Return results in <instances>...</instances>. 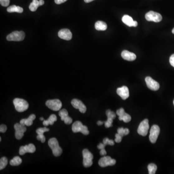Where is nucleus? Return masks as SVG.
Masks as SVG:
<instances>
[{
	"mask_svg": "<svg viewBox=\"0 0 174 174\" xmlns=\"http://www.w3.org/2000/svg\"><path fill=\"white\" fill-rule=\"evenodd\" d=\"M48 146L52 151L53 154L56 157L60 156L62 152V149L59 146V144L56 138H52L48 141Z\"/></svg>",
	"mask_w": 174,
	"mask_h": 174,
	"instance_id": "f257e3e1",
	"label": "nucleus"
},
{
	"mask_svg": "<svg viewBox=\"0 0 174 174\" xmlns=\"http://www.w3.org/2000/svg\"><path fill=\"white\" fill-rule=\"evenodd\" d=\"M13 104L17 112H24L27 110L29 108V104L27 101L21 98H15L13 100Z\"/></svg>",
	"mask_w": 174,
	"mask_h": 174,
	"instance_id": "f03ea898",
	"label": "nucleus"
},
{
	"mask_svg": "<svg viewBox=\"0 0 174 174\" xmlns=\"http://www.w3.org/2000/svg\"><path fill=\"white\" fill-rule=\"evenodd\" d=\"M72 131L75 133L80 132L84 135H88L89 134L88 127L86 126L83 125L81 122L76 121L72 125Z\"/></svg>",
	"mask_w": 174,
	"mask_h": 174,
	"instance_id": "7ed1b4c3",
	"label": "nucleus"
},
{
	"mask_svg": "<svg viewBox=\"0 0 174 174\" xmlns=\"http://www.w3.org/2000/svg\"><path fill=\"white\" fill-rule=\"evenodd\" d=\"M83 155V166L85 167H91L93 164V160L94 156L93 154L89 152L88 149H84L82 151Z\"/></svg>",
	"mask_w": 174,
	"mask_h": 174,
	"instance_id": "20e7f679",
	"label": "nucleus"
},
{
	"mask_svg": "<svg viewBox=\"0 0 174 174\" xmlns=\"http://www.w3.org/2000/svg\"><path fill=\"white\" fill-rule=\"evenodd\" d=\"M25 33L22 31H15L7 36L8 41H22L25 38Z\"/></svg>",
	"mask_w": 174,
	"mask_h": 174,
	"instance_id": "39448f33",
	"label": "nucleus"
},
{
	"mask_svg": "<svg viewBox=\"0 0 174 174\" xmlns=\"http://www.w3.org/2000/svg\"><path fill=\"white\" fill-rule=\"evenodd\" d=\"M46 105L47 108L53 111H59L62 107L61 101L59 99L48 100L46 103Z\"/></svg>",
	"mask_w": 174,
	"mask_h": 174,
	"instance_id": "423d86ee",
	"label": "nucleus"
},
{
	"mask_svg": "<svg viewBox=\"0 0 174 174\" xmlns=\"http://www.w3.org/2000/svg\"><path fill=\"white\" fill-rule=\"evenodd\" d=\"M145 18L148 22H159L162 20V16L160 14L152 11L147 12L145 15Z\"/></svg>",
	"mask_w": 174,
	"mask_h": 174,
	"instance_id": "0eeeda50",
	"label": "nucleus"
},
{
	"mask_svg": "<svg viewBox=\"0 0 174 174\" xmlns=\"http://www.w3.org/2000/svg\"><path fill=\"white\" fill-rule=\"evenodd\" d=\"M148 122V119H145L140 123L138 129V133L139 134L143 137L147 135L149 128Z\"/></svg>",
	"mask_w": 174,
	"mask_h": 174,
	"instance_id": "6e6552de",
	"label": "nucleus"
},
{
	"mask_svg": "<svg viewBox=\"0 0 174 174\" xmlns=\"http://www.w3.org/2000/svg\"><path fill=\"white\" fill-rule=\"evenodd\" d=\"M160 132V129L158 125H154L152 126L149 136V140L151 143L154 144L156 142Z\"/></svg>",
	"mask_w": 174,
	"mask_h": 174,
	"instance_id": "1a4fd4ad",
	"label": "nucleus"
},
{
	"mask_svg": "<svg viewBox=\"0 0 174 174\" xmlns=\"http://www.w3.org/2000/svg\"><path fill=\"white\" fill-rule=\"evenodd\" d=\"M116 163V161L115 159H112L110 156H104L100 159L99 161V166L102 167H108V166H113Z\"/></svg>",
	"mask_w": 174,
	"mask_h": 174,
	"instance_id": "9d476101",
	"label": "nucleus"
},
{
	"mask_svg": "<svg viewBox=\"0 0 174 174\" xmlns=\"http://www.w3.org/2000/svg\"><path fill=\"white\" fill-rule=\"evenodd\" d=\"M15 130V137L18 140L21 139L24 136V133L26 131V128L25 126L21 123H16L14 125Z\"/></svg>",
	"mask_w": 174,
	"mask_h": 174,
	"instance_id": "9b49d317",
	"label": "nucleus"
},
{
	"mask_svg": "<svg viewBox=\"0 0 174 174\" xmlns=\"http://www.w3.org/2000/svg\"><path fill=\"white\" fill-rule=\"evenodd\" d=\"M145 81L146 83L148 88L154 91L158 90L160 88V85L158 82L154 80L150 76H147L145 79Z\"/></svg>",
	"mask_w": 174,
	"mask_h": 174,
	"instance_id": "f8f14e48",
	"label": "nucleus"
},
{
	"mask_svg": "<svg viewBox=\"0 0 174 174\" xmlns=\"http://www.w3.org/2000/svg\"><path fill=\"white\" fill-rule=\"evenodd\" d=\"M116 114L118 116L119 120H123L124 123H127L131 120V117L129 114L125 112L124 109L123 108H120L118 110Z\"/></svg>",
	"mask_w": 174,
	"mask_h": 174,
	"instance_id": "ddd939ff",
	"label": "nucleus"
},
{
	"mask_svg": "<svg viewBox=\"0 0 174 174\" xmlns=\"http://www.w3.org/2000/svg\"><path fill=\"white\" fill-rule=\"evenodd\" d=\"M71 104L74 108L79 109L81 113H85L87 110L86 106L80 100L76 99H73L71 101Z\"/></svg>",
	"mask_w": 174,
	"mask_h": 174,
	"instance_id": "4468645a",
	"label": "nucleus"
},
{
	"mask_svg": "<svg viewBox=\"0 0 174 174\" xmlns=\"http://www.w3.org/2000/svg\"><path fill=\"white\" fill-rule=\"evenodd\" d=\"M36 151V147L33 144H30L22 146L19 148V153L21 155L25 154L26 153H34Z\"/></svg>",
	"mask_w": 174,
	"mask_h": 174,
	"instance_id": "2eb2a0df",
	"label": "nucleus"
},
{
	"mask_svg": "<svg viewBox=\"0 0 174 174\" xmlns=\"http://www.w3.org/2000/svg\"><path fill=\"white\" fill-rule=\"evenodd\" d=\"M59 115L61 118V120L64 121L66 124H70L73 122V119L68 116V113L65 109H63L60 111Z\"/></svg>",
	"mask_w": 174,
	"mask_h": 174,
	"instance_id": "dca6fc26",
	"label": "nucleus"
},
{
	"mask_svg": "<svg viewBox=\"0 0 174 174\" xmlns=\"http://www.w3.org/2000/svg\"><path fill=\"white\" fill-rule=\"evenodd\" d=\"M58 36L60 38L65 40H70L72 38V33L69 29H61L58 32Z\"/></svg>",
	"mask_w": 174,
	"mask_h": 174,
	"instance_id": "f3484780",
	"label": "nucleus"
},
{
	"mask_svg": "<svg viewBox=\"0 0 174 174\" xmlns=\"http://www.w3.org/2000/svg\"><path fill=\"white\" fill-rule=\"evenodd\" d=\"M117 93L123 100H126L129 97V89L126 86H124L118 88Z\"/></svg>",
	"mask_w": 174,
	"mask_h": 174,
	"instance_id": "a211bd4d",
	"label": "nucleus"
},
{
	"mask_svg": "<svg viewBox=\"0 0 174 174\" xmlns=\"http://www.w3.org/2000/svg\"><path fill=\"white\" fill-rule=\"evenodd\" d=\"M123 22L129 27H136L138 26V22L134 21L131 17L125 15L122 18Z\"/></svg>",
	"mask_w": 174,
	"mask_h": 174,
	"instance_id": "6ab92c4d",
	"label": "nucleus"
},
{
	"mask_svg": "<svg viewBox=\"0 0 174 174\" xmlns=\"http://www.w3.org/2000/svg\"><path fill=\"white\" fill-rule=\"evenodd\" d=\"M122 58L125 60L128 61H133L137 58V56L133 53L131 52L127 51H123L122 52Z\"/></svg>",
	"mask_w": 174,
	"mask_h": 174,
	"instance_id": "aec40b11",
	"label": "nucleus"
},
{
	"mask_svg": "<svg viewBox=\"0 0 174 174\" xmlns=\"http://www.w3.org/2000/svg\"><path fill=\"white\" fill-rule=\"evenodd\" d=\"M95 28L98 31H105L108 28L106 23L102 21H98L95 24Z\"/></svg>",
	"mask_w": 174,
	"mask_h": 174,
	"instance_id": "412c9836",
	"label": "nucleus"
},
{
	"mask_svg": "<svg viewBox=\"0 0 174 174\" xmlns=\"http://www.w3.org/2000/svg\"><path fill=\"white\" fill-rule=\"evenodd\" d=\"M57 116L56 115H54V114H52L50 116V117L47 120H44L43 122V125L45 126H47L48 125H52L54 124V122L57 121Z\"/></svg>",
	"mask_w": 174,
	"mask_h": 174,
	"instance_id": "4be33fe9",
	"label": "nucleus"
},
{
	"mask_svg": "<svg viewBox=\"0 0 174 174\" xmlns=\"http://www.w3.org/2000/svg\"><path fill=\"white\" fill-rule=\"evenodd\" d=\"M7 11L9 13H13V12H17V13H22L23 11V9L21 7L16 6L15 5L10 6L7 9Z\"/></svg>",
	"mask_w": 174,
	"mask_h": 174,
	"instance_id": "5701e85b",
	"label": "nucleus"
},
{
	"mask_svg": "<svg viewBox=\"0 0 174 174\" xmlns=\"http://www.w3.org/2000/svg\"><path fill=\"white\" fill-rule=\"evenodd\" d=\"M40 6V2L39 1L33 0L32 2L30 3V5L29 6V9L32 12H35L37 9L38 7Z\"/></svg>",
	"mask_w": 174,
	"mask_h": 174,
	"instance_id": "b1692460",
	"label": "nucleus"
},
{
	"mask_svg": "<svg viewBox=\"0 0 174 174\" xmlns=\"http://www.w3.org/2000/svg\"><path fill=\"white\" fill-rule=\"evenodd\" d=\"M22 159L18 156H16L10 161V164L12 166H19L22 163Z\"/></svg>",
	"mask_w": 174,
	"mask_h": 174,
	"instance_id": "393cba45",
	"label": "nucleus"
},
{
	"mask_svg": "<svg viewBox=\"0 0 174 174\" xmlns=\"http://www.w3.org/2000/svg\"><path fill=\"white\" fill-rule=\"evenodd\" d=\"M36 118V116L35 114H31L29 116V118L27 119H25V125L27 126H30L33 123V120H35Z\"/></svg>",
	"mask_w": 174,
	"mask_h": 174,
	"instance_id": "a878e982",
	"label": "nucleus"
},
{
	"mask_svg": "<svg viewBox=\"0 0 174 174\" xmlns=\"http://www.w3.org/2000/svg\"><path fill=\"white\" fill-rule=\"evenodd\" d=\"M147 169L149 174H155L157 170V167L156 164H155L154 163H150L148 164Z\"/></svg>",
	"mask_w": 174,
	"mask_h": 174,
	"instance_id": "bb28decb",
	"label": "nucleus"
},
{
	"mask_svg": "<svg viewBox=\"0 0 174 174\" xmlns=\"http://www.w3.org/2000/svg\"><path fill=\"white\" fill-rule=\"evenodd\" d=\"M118 133L120 134L122 137H123L124 135H128L129 133V129L128 128H119L118 129Z\"/></svg>",
	"mask_w": 174,
	"mask_h": 174,
	"instance_id": "cd10ccee",
	"label": "nucleus"
},
{
	"mask_svg": "<svg viewBox=\"0 0 174 174\" xmlns=\"http://www.w3.org/2000/svg\"><path fill=\"white\" fill-rule=\"evenodd\" d=\"M8 163V160L6 157H3L1 158L0 160V170L3 169L7 167Z\"/></svg>",
	"mask_w": 174,
	"mask_h": 174,
	"instance_id": "c85d7f7f",
	"label": "nucleus"
},
{
	"mask_svg": "<svg viewBox=\"0 0 174 174\" xmlns=\"http://www.w3.org/2000/svg\"><path fill=\"white\" fill-rule=\"evenodd\" d=\"M106 115L108 118H112L114 119L116 117V115L114 112L111 111L110 110H108L106 111Z\"/></svg>",
	"mask_w": 174,
	"mask_h": 174,
	"instance_id": "c756f323",
	"label": "nucleus"
},
{
	"mask_svg": "<svg viewBox=\"0 0 174 174\" xmlns=\"http://www.w3.org/2000/svg\"><path fill=\"white\" fill-rule=\"evenodd\" d=\"M49 131H50V129L46 128V127H44V128H38V129H37L36 132L37 133V134H44L45 132H48Z\"/></svg>",
	"mask_w": 174,
	"mask_h": 174,
	"instance_id": "7c9ffc66",
	"label": "nucleus"
},
{
	"mask_svg": "<svg viewBox=\"0 0 174 174\" xmlns=\"http://www.w3.org/2000/svg\"><path fill=\"white\" fill-rule=\"evenodd\" d=\"M113 119L112 118H108V119L106 121L104 122V125L106 128H110V127H112V123H113Z\"/></svg>",
	"mask_w": 174,
	"mask_h": 174,
	"instance_id": "2f4dec72",
	"label": "nucleus"
},
{
	"mask_svg": "<svg viewBox=\"0 0 174 174\" xmlns=\"http://www.w3.org/2000/svg\"><path fill=\"white\" fill-rule=\"evenodd\" d=\"M103 144H104L105 146L107 145L113 146L114 145V141L113 140L109 139L108 138H104L103 140Z\"/></svg>",
	"mask_w": 174,
	"mask_h": 174,
	"instance_id": "473e14b6",
	"label": "nucleus"
},
{
	"mask_svg": "<svg viewBox=\"0 0 174 174\" xmlns=\"http://www.w3.org/2000/svg\"><path fill=\"white\" fill-rule=\"evenodd\" d=\"M37 139L39 141H41L42 143H44L46 141V138L44 134H38L37 136Z\"/></svg>",
	"mask_w": 174,
	"mask_h": 174,
	"instance_id": "72a5a7b5",
	"label": "nucleus"
},
{
	"mask_svg": "<svg viewBox=\"0 0 174 174\" xmlns=\"http://www.w3.org/2000/svg\"><path fill=\"white\" fill-rule=\"evenodd\" d=\"M0 3L2 7H8L9 5L10 0H0Z\"/></svg>",
	"mask_w": 174,
	"mask_h": 174,
	"instance_id": "f704fd0d",
	"label": "nucleus"
},
{
	"mask_svg": "<svg viewBox=\"0 0 174 174\" xmlns=\"http://www.w3.org/2000/svg\"><path fill=\"white\" fill-rule=\"evenodd\" d=\"M115 137H116V138H115V141L116 143H120L122 141L123 137L120 134H118V133H117L115 135Z\"/></svg>",
	"mask_w": 174,
	"mask_h": 174,
	"instance_id": "c9c22d12",
	"label": "nucleus"
},
{
	"mask_svg": "<svg viewBox=\"0 0 174 174\" xmlns=\"http://www.w3.org/2000/svg\"><path fill=\"white\" fill-rule=\"evenodd\" d=\"M7 130V126L4 124L1 125L0 126V132L2 133L6 132Z\"/></svg>",
	"mask_w": 174,
	"mask_h": 174,
	"instance_id": "e433bc0d",
	"label": "nucleus"
},
{
	"mask_svg": "<svg viewBox=\"0 0 174 174\" xmlns=\"http://www.w3.org/2000/svg\"><path fill=\"white\" fill-rule=\"evenodd\" d=\"M169 62H170V65L174 67V54H172L170 56V59H169Z\"/></svg>",
	"mask_w": 174,
	"mask_h": 174,
	"instance_id": "4c0bfd02",
	"label": "nucleus"
},
{
	"mask_svg": "<svg viewBox=\"0 0 174 174\" xmlns=\"http://www.w3.org/2000/svg\"><path fill=\"white\" fill-rule=\"evenodd\" d=\"M105 146H105L104 144L103 143H100V144H99V145H98L97 147H98V149L101 150V149H104V147H105Z\"/></svg>",
	"mask_w": 174,
	"mask_h": 174,
	"instance_id": "58836bf2",
	"label": "nucleus"
},
{
	"mask_svg": "<svg viewBox=\"0 0 174 174\" xmlns=\"http://www.w3.org/2000/svg\"><path fill=\"white\" fill-rule=\"evenodd\" d=\"M67 0H55V2L57 4H60L65 2Z\"/></svg>",
	"mask_w": 174,
	"mask_h": 174,
	"instance_id": "ea45409f",
	"label": "nucleus"
},
{
	"mask_svg": "<svg viewBox=\"0 0 174 174\" xmlns=\"http://www.w3.org/2000/svg\"><path fill=\"white\" fill-rule=\"evenodd\" d=\"M100 154L102 156L105 155L106 154V152L105 149L104 148V149H101V151H100Z\"/></svg>",
	"mask_w": 174,
	"mask_h": 174,
	"instance_id": "a19ab883",
	"label": "nucleus"
},
{
	"mask_svg": "<svg viewBox=\"0 0 174 174\" xmlns=\"http://www.w3.org/2000/svg\"><path fill=\"white\" fill-rule=\"evenodd\" d=\"M39 1L40 2V6H43V4H44L45 2L44 1V0H39Z\"/></svg>",
	"mask_w": 174,
	"mask_h": 174,
	"instance_id": "79ce46f5",
	"label": "nucleus"
},
{
	"mask_svg": "<svg viewBox=\"0 0 174 174\" xmlns=\"http://www.w3.org/2000/svg\"><path fill=\"white\" fill-rule=\"evenodd\" d=\"M103 123L104 122H101V121H98V122H97V125L99 126L102 125L103 124Z\"/></svg>",
	"mask_w": 174,
	"mask_h": 174,
	"instance_id": "37998d69",
	"label": "nucleus"
},
{
	"mask_svg": "<svg viewBox=\"0 0 174 174\" xmlns=\"http://www.w3.org/2000/svg\"><path fill=\"white\" fill-rule=\"evenodd\" d=\"M93 1H94V0H84V2L86 3H89V2H91Z\"/></svg>",
	"mask_w": 174,
	"mask_h": 174,
	"instance_id": "c03bdc74",
	"label": "nucleus"
},
{
	"mask_svg": "<svg viewBox=\"0 0 174 174\" xmlns=\"http://www.w3.org/2000/svg\"><path fill=\"white\" fill-rule=\"evenodd\" d=\"M40 119L41 120H44V118H40Z\"/></svg>",
	"mask_w": 174,
	"mask_h": 174,
	"instance_id": "a18cd8bd",
	"label": "nucleus"
},
{
	"mask_svg": "<svg viewBox=\"0 0 174 174\" xmlns=\"http://www.w3.org/2000/svg\"><path fill=\"white\" fill-rule=\"evenodd\" d=\"M172 33H173V34H174V28H173V30H172Z\"/></svg>",
	"mask_w": 174,
	"mask_h": 174,
	"instance_id": "49530a36",
	"label": "nucleus"
},
{
	"mask_svg": "<svg viewBox=\"0 0 174 174\" xmlns=\"http://www.w3.org/2000/svg\"><path fill=\"white\" fill-rule=\"evenodd\" d=\"M1 140H2L1 138H0V141H1Z\"/></svg>",
	"mask_w": 174,
	"mask_h": 174,
	"instance_id": "de8ad7c7",
	"label": "nucleus"
},
{
	"mask_svg": "<svg viewBox=\"0 0 174 174\" xmlns=\"http://www.w3.org/2000/svg\"><path fill=\"white\" fill-rule=\"evenodd\" d=\"M173 104H174V101H173Z\"/></svg>",
	"mask_w": 174,
	"mask_h": 174,
	"instance_id": "09e8293b",
	"label": "nucleus"
}]
</instances>
